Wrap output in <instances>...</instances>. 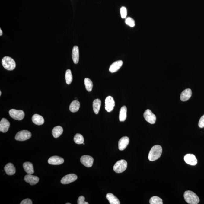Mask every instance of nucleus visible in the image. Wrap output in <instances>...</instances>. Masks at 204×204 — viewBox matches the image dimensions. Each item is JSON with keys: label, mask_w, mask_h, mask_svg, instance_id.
<instances>
[{"label": "nucleus", "mask_w": 204, "mask_h": 204, "mask_svg": "<svg viewBox=\"0 0 204 204\" xmlns=\"http://www.w3.org/2000/svg\"><path fill=\"white\" fill-rule=\"evenodd\" d=\"M80 161L85 167H90L92 166L94 160L93 157L90 156L84 155L81 157Z\"/></svg>", "instance_id": "nucleus-8"}, {"label": "nucleus", "mask_w": 204, "mask_h": 204, "mask_svg": "<svg viewBox=\"0 0 204 204\" xmlns=\"http://www.w3.org/2000/svg\"><path fill=\"white\" fill-rule=\"evenodd\" d=\"M199 126L200 128H203L204 127V115L199 119Z\"/></svg>", "instance_id": "nucleus-34"}, {"label": "nucleus", "mask_w": 204, "mask_h": 204, "mask_svg": "<svg viewBox=\"0 0 204 204\" xmlns=\"http://www.w3.org/2000/svg\"><path fill=\"white\" fill-rule=\"evenodd\" d=\"M79 49L77 46H75L73 47L72 52V58L73 62L75 64H77L79 60Z\"/></svg>", "instance_id": "nucleus-18"}, {"label": "nucleus", "mask_w": 204, "mask_h": 204, "mask_svg": "<svg viewBox=\"0 0 204 204\" xmlns=\"http://www.w3.org/2000/svg\"><path fill=\"white\" fill-rule=\"evenodd\" d=\"M78 204H88V202H85V197L83 196H79L78 199Z\"/></svg>", "instance_id": "nucleus-33"}, {"label": "nucleus", "mask_w": 204, "mask_h": 204, "mask_svg": "<svg viewBox=\"0 0 204 204\" xmlns=\"http://www.w3.org/2000/svg\"><path fill=\"white\" fill-rule=\"evenodd\" d=\"M150 204H163V201L161 198L157 196H154L150 199Z\"/></svg>", "instance_id": "nucleus-30"}, {"label": "nucleus", "mask_w": 204, "mask_h": 204, "mask_svg": "<svg viewBox=\"0 0 204 204\" xmlns=\"http://www.w3.org/2000/svg\"><path fill=\"white\" fill-rule=\"evenodd\" d=\"M1 94H2V92H1V91H0V96L1 95Z\"/></svg>", "instance_id": "nucleus-37"}, {"label": "nucleus", "mask_w": 204, "mask_h": 204, "mask_svg": "<svg viewBox=\"0 0 204 204\" xmlns=\"http://www.w3.org/2000/svg\"><path fill=\"white\" fill-rule=\"evenodd\" d=\"M192 94V92L191 89L190 88H187L184 90L181 93L180 95V100L182 101H186L188 100L191 97Z\"/></svg>", "instance_id": "nucleus-17"}, {"label": "nucleus", "mask_w": 204, "mask_h": 204, "mask_svg": "<svg viewBox=\"0 0 204 204\" xmlns=\"http://www.w3.org/2000/svg\"><path fill=\"white\" fill-rule=\"evenodd\" d=\"M0 36H1L2 35V30H1V29H0Z\"/></svg>", "instance_id": "nucleus-36"}, {"label": "nucleus", "mask_w": 204, "mask_h": 204, "mask_svg": "<svg viewBox=\"0 0 204 204\" xmlns=\"http://www.w3.org/2000/svg\"><path fill=\"white\" fill-rule=\"evenodd\" d=\"M84 84L85 88L86 90L89 92L92 91L93 84L92 81L88 78H85L84 79Z\"/></svg>", "instance_id": "nucleus-28"}, {"label": "nucleus", "mask_w": 204, "mask_h": 204, "mask_svg": "<svg viewBox=\"0 0 204 204\" xmlns=\"http://www.w3.org/2000/svg\"><path fill=\"white\" fill-rule=\"evenodd\" d=\"M11 117L17 120L21 121L23 119L25 116L24 112L22 110L11 109L9 112Z\"/></svg>", "instance_id": "nucleus-5"}, {"label": "nucleus", "mask_w": 204, "mask_h": 204, "mask_svg": "<svg viewBox=\"0 0 204 204\" xmlns=\"http://www.w3.org/2000/svg\"><path fill=\"white\" fill-rule=\"evenodd\" d=\"M23 166L25 172L28 174L32 175L34 173L33 166L31 163L26 162L24 163Z\"/></svg>", "instance_id": "nucleus-20"}, {"label": "nucleus", "mask_w": 204, "mask_h": 204, "mask_svg": "<svg viewBox=\"0 0 204 204\" xmlns=\"http://www.w3.org/2000/svg\"><path fill=\"white\" fill-rule=\"evenodd\" d=\"M48 162L49 164L53 165H59L64 163V160L63 158L57 156H54L49 158Z\"/></svg>", "instance_id": "nucleus-12"}, {"label": "nucleus", "mask_w": 204, "mask_h": 204, "mask_svg": "<svg viewBox=\"0 0 204 204\" xmlns=\"http://www.w3.org/2000/svg\"><path fill=\"white\" fill-rule=\"evenodd\" d=\"M101 102L100 99H97L94 100L93 102V107L94 113L96 114L98 113L101 106Z\"/></svg>", "instance_id": "nucleus-26"}, {"label": "nucleus", "mask_w": 204, "mask_h": 204, "mask_svg": "<svg viewBox=\"0 0 204 204\" xmlns=\"http://www.w3.org/2000/svg\"><path fill=\"white\" fill-rule=\"evenodd\" d=\"M31 136L30 132L28 130H23L17 133L15 139L17 141H24L30 139Z\"/></svg>", "instance_id": "nucleus-6"}, {"label": "nucleus", "mask_w": 204, "mask_h": 204, "mask_svg": "<svg viewBox=\"0 0 204 204\" xmlns=\"http://www.w3.org/2000/svg\"><path fill=\"white\" fill-rule=\"evenodd\" d=\"M2 64L4 68L10 71L14 70L16 67L14 59L9 56H5L3 58Z\"/></svg>", "instance_id": "nucleus-3"}, {"label": "nucleus", "mask_w": 204, "mask_h": 204, "mask_svg": "<svg viewBox=\"0 0 204 204\" xmlns=\"http://www.w3.org/2000/svg\"><path fill=\"white\" fill-rule=\"evenodd\" d=\"M24 179L26 182L28 183L31 185H35L39 181V178L38 177L30 174L25 175Z\"/></svg>", "instance_id": "nucleus-14"}, {"label": "nucleus", "mask_w": 204, "mask_h": 204, "mask_svg": "<svg viewBox=\"0 0 204 204\" xmlns=\"http://www.w3.org/2000/svg\"><path fill=\"white\" fill-rule=\"evenodd\" d=\"M21 204H32L33 202L31 199H24L21 202Z\"/></svg>", "instance_id": "nucleus-35"}, {"label": "nucleus", "mask_w": 204, "mask_h": 204, "mask_svg": "<svg viewBox=\"0 0 204 204\" xmlns=\"http://www.w3.org/2000/svg\"><path fill=\"white\" fill-rule=\"evenodd\" d=\"M77 175L74 174H69L63 177L61 180V183L62 184H66L74 182L77 180Z\"/></svg>", "instance_id": "nucleus-10"}, {"label": "nucleus", "mask_w": 204, "mask_h": 204, "mask_svg": "<svg viewBox=\"0 0 204 204\" xmlns=\"http://www.w3.org/2000/svg\"><path fill=\"white\" fill-rule=\"evenodd\" d=\"M65 79L67 84L70 85L73 80V76L71 70L68 69L66 72Z\"/></svg>", "instance_id": "nucleus-27"}, {"label": "nucleus", "mask_w": 204, "mask_h": 204, "mask_svg": "<svg viewBox=\"0 0 204 204\" xmlns=\"http://www.w3.org/2000/svg\"><path fill=\"white\" fill-rule=\"evenodd\" d=\"M184 199L186 202L190 204H197L199 199L196 193L190 190L186 191L184 194Z\"/></svg>", "instance_id": "nucleus-2"}, {"label": "nucleus", "mask_w": 204, "mask_h": 204, "mask_svg": "<svg viewBox=\"0 0 204 204\" xmlns=\"http://www.w3.org/2000/svg\"><path fill=\"white\" fill-rule=\"evenodd\" d=\"M80 106V103L77 100H75L72 102L70 104L69 109L70 111L75 113L79 110Z\"/></svg>", "instance_id": "nucleus-24"}, {"label": "nucleus", "mask_w": 204, "mask_h": 204, "mask_svg": "<svg viewBox=\"0 0 204 204\" xmlns=\"http://www.w3.org/2000/svg\"><path fill=\"white\" fill-rule=\"evenodd\" d=\"M127 162L124 160H121L117 162L113 166V170L117 173L123 172L127 168Z\"/></svg>", "instance_id": "nucleus-4"}, {"label": "nucleus", "mask_w": 204, "mask_h": 204, "mask_svg": "<svg viewBox=\"0 0 204 204\" xmlns=\"http://www.w3.org/2000/svg\"><path fill=\"white\" fill-rule=\"evenodd\" d=\"M106 197L110 204H120V202L118 198L112 193H107L106 196Z\"/></svg>", "instance_id": "nucleus-22"}, {"label": "nucleus", "mask_w": 204, "mask_h": 204, "mask_svg": "<svg viewBox=\"0 0 204 204\" xmlns=\"http://www.w3.org/2000/svg\"><path fill=\"white\" fill-rule=\"evenodd\" d=\"M162 148L160 145H155L151 148L148 155V159L150 161L158 160L161 155Z\"/></svg>", "instance_id": "nucleus-1"}, {"label": "nucleus", "mask_w": 204, "mask_h": 204, "mask_svg": "<svg viewBox=\"0 0 204 204\" xmlns=\"http://www.w3.org/2000/svg\"><path fill=\"white\" fill-rule=\"evenodd\" d=\"M10 127V123L8 120L3 118L0 122V131L3 133L7 132Z\"/></svg>", "instance_id": "nucleus-15"}, {"label": "nucleus", "mask_w": 204, "mask_h": 204, "mask_svg": "<svg viewBox=\"0 0 204 204\" xmlns=\"http://www.w3.org/2000/svg\"><path fill=\"white\" fill-rule=\"evenodd\" d=\"M123 64L122 61L119 60L116 61L112 64L109 67V70L111 73L116 72L119 70Z\"/></svg>", "instance_id": "nucleus-16"}, {"label": "nucleus", "mask_w": 204, "mask_h": 204, "mask_svg": "<svg viewBox=\"0 0 204 204\" xmlns=\"http://www.w3.org/2000/svg\"><path fill=\"white\" fill-rule=\"evenodd\" d=\"M63 129L61 126H57L54 127L52 130V135L54 137L58 138L62 134Z\"/></svg>", "instance_id": "nucleus-23"}, {"label": "nucleus", "mask_w": 204, "mask_h": 204, "mask_svg": "<svg viewBox=\"0 0 204 204\" xmlns=\"http://www.w3.org/2000/svg\"><path fill=\"white\" fill-rule=\"evenodd\" d=\"M71 204V203H66V204Z\"/></svg>", "instance_id": "nucleus-38"}, {"label": "nucleus", "mask_w": 204, "mask_h": 204, "mask_svg": "<svg viewBox=\"0 0 204 204\" xmlns=\"http://www.w3.org/2000/svg\"><path fill=\"white\" fill-rule=\"evenodd\" d=\"M144 117L145 120L150 124L155 123L156 120L155 115L149 109H147L144 112Z\"/></svg>", "instance_id": "nucleus-7"}, {"label": "nucleus", "mask_w": 204, "mask_h": 204, "mask_svg": "<svg viewBox=\"0 0 204 204\" xmlns=\"http://www.w3.org/2000/svg\"><path fill=\"white\" fill-rule=\"evenodd\" d=\"M129 142V139L127 136L121 138L118 142V148L120 151H123L127 148Z\"/></svg>", "instance_id": "nucleus-13"}, {"label": "nucleus", "mask_w": 204, "mask_h": 204, "mask_svg": "<svg viewBox=\"0 0 204 204\" xmlns=\"http://www.w3.org/2000/svg\"><path fill=\"white\" fill-rule=\"evenodd\" d=\"M184 159L185 162L190 165L195 166L197 164V160L193 154H186Z\"/></svg>", "instance_id": "nucleus-11"}, {"label": "nucleus", "mask_w": 204, "mask_h": 204, "mask_svg": "<svg viewBox=\"0 0 204 204\" xmlns=\"http://www.w3.org/2000/svg\"><path fill=\"white\" fill-rule=\"evenodd\" d=\"M125 23L127 25H129V26L132 27H134L135 26V22L133 19L130 17L127 18L125 20Z\"/></svg>", "instance_id": "nucleus-31"}, {"label": "nucleus", "mask_w": 204, "mask_h": 204, "mask_svg": "<svg viewBox=\"0 0 204 204\" xmlns=\"http://www.w3.org/2000/svg\"><path fill=\"white\" fill-rule=\"evenodd\" d=\"M127 107L126 106H123L120 111L119 120L120 121L123 122L125 121L127 118Z\"/></svg>", "instance_id": "nucleus-25"}, {"label": "nucleus", "mask_w": 204, "mask_h": 204, "mask_svg": "<svg viewBox=\"0 0 204 204\" xmlns=\"http://www.w3.org/2000/svg\"><path fill=\"white\" fill-rule=\"evenodd\" d=\"M6 173L9 175H14L16 173V168L11 163H8L4 167Z\"/></svg>", "instance_id": "nucleus-19"}, {"label": "nucleus", "mask_w": 204, "mask_h": 204, "mask_svg": "<svg viewBox=\"0 0 204 204\" xmlns=\"http://www.w3.org/2000/svg\"><path fill=\"white\" fill-rule=\"evenodd\" d=\"M83 144L84 145H85V143H83Z\"/></svg>", "instance_id": "nucleus-39"}, {"label": "nucleus", "mask_w": 204, "mask_h": 204, "mask_svg": "<svg viewBox=\"0 0 204 204\" xmlns=\"http://www.w3.org/2000/svg\"><path fill=\"white\" fill-rule=\"evenodd\" d=\"M115 105V102L113 97L111 96L106 97L105 100V109L108 112H111Z\"/></svg>", "instance_id": "nucleus-9"}, {"label": "nucleus", "mask_w": 204, "mask_h": 204, "mask_svg": "<svg viewBox=\"0 0 204 204\" xmlns=\"http://www.w3.org/2000/svg\"><path fill=\"white\" fill-rule=\"evenodd\" d=\"M32 120L34 124L37 125H41L44 123V120L43 117L37 114L33 115Z\"/></svg>", "instance_id": "nucleus-21"}, {"label": "nucleus", "mask_w": 204, "mask_h": 204, "mask_svg": "<svg viewBox=\"0 0 204 204\" xmlns=\"http://www.w3.org/2000/svg\"><path fill=\"white\" fill-rule=\"evenodd\" d=\"M121 17L122 19H125L127 15V10L125 7H122L120 9Z\"/></svg>", "instance_id": "nucleus-32"}, {"label": "nucleus", "mask_w": 204, "mask_h": 204, "mask_svg": "<svg viewBox=\"0 0 204 204\" xmlns=\"http://www.w3.org/2000/svg\"><path fill=\"white\" fill-rule=\"evenodd\" d=\"M84 138L82 135L77 133L75 135L74 137V142L78 145H81L84 143Z\"/></svg>", "instance_id": "nucleus-29"}]
</instances>
